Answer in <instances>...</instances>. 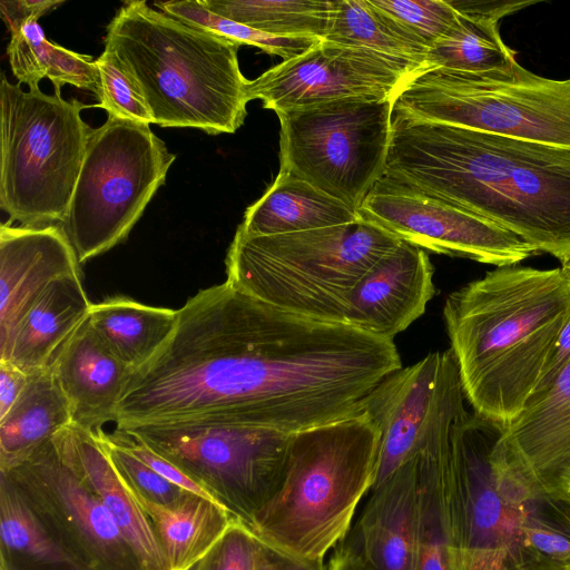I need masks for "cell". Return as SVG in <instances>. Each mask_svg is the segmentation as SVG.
<instances>
[{
  "instance_id": "1",
  "label": "cell",
  "mask_w": 570,
  "mask_h": 570,
  "mask_svg": "<svg viewBox=\"0 0 570 570\" xmlns=\"http://www.w3.org/2000/svg\"><path fill=\"white\" fill-rule=\"evenodd\" d=\"M402 368L394 341L303 317L228 282L197 292L171 335L132 370L117 430L216 422L297 433L364 412Z\"/></svg>"
},
{
  "instance_id": "2",
  "label": "cell",
  "mask_w": 570,
  "mask_h": 570,
  "mask_svg": "<svg viewBox=\"0 0 570 570\" xmlns=\"http://www.w3.org/2000/svg\"><path fill=\"white\" fill-rule=\"evenodd\" d=\"M382 180L485 217L559 259L570 254V150L392 117Z\"/></svg>"
},
{
  "instance_id": "3",
  "label": "cell",
  "mask_w": 570,
  "mask_h": 570,
  "mask_svg": "<svg viewBox=\"0 0 570 570\" xmlns=\"http://www.w3.org/2000/svg\"><path fill=\"white\" fill-rule=\"evenodd\" d=\"M569 316L560 268L497 267L448 296L450 348L475 413L507 426L522 411Z\"/></svg>"
},
{
  "instance_id": "4",
  "label": "cell",
  "mask_w": 570,
  "mask_h": 570,
  "mask_svg": "<svg viewBox=\"0 0 570 570\" xmlns=\"http://www.w3.org/2000/svg\"><path fill=\"white\" fill-rule=\"evenodd\" d=\"M239 45L153 9L125 2L107 26L112 52L160 127L233 134L245 120L248 81Z\"/></svg>"
},
{
  "instance_id": "5",
  "label": "cell",
  "mask_w": 570,
  "mask_h": 570,
  "mask_svg": "<svg viewBox=\"0 0 570 570\" xmlns=\"http://www.w3.org/2000/svg\"><path fill=\"white\" fill-rule=\"evenodd\" d=\"M379 450L380 432L366 412L294 433L281 485L249 530L285 552L324 560L372 489Z\"/></svg>"
},
{
  "instance_id": "6",
  "label": "cell",
  "mask_w": 570,
  "mask_h": 570,
  "mask_svg": "<svg viewBox=\"0 0 570 570\" xmlns=\"http://www.w3.org/2000/svg\"><path fill=\"white\" fill-rule=\"evenodd\" d=\"M400 242L362 217L345 225L271 236L236 230L225 261L226 282L293 314L347 325L355 286Z\"/></svg>"
},
{
  "instance_id": "7",
  "label": "cell",
  "mask_w": 570,
  "mask_h": 570,
  "mask_svg": "<svg viewBox=\"0 0 570 570\" xmlns=\"http://www.w3.org/2000/svg\"><path fill=\"white\" fill-rule=\"evenodd\" d=\"M505 426L463 413L451 432L459 570H523L538 563L525 530L540 498L512 460Z\"/></svg>"
},
{
  "instance_id": "8",
  "label": "cell",
  "mask_w": 570,
  "mask_h": 570,
  "mask_svg": "<svg viewBox=\"0 0 570 570\" xmlns=\"http://www.w3.org/2000/svg\"><path fill=\"white\" fill-rule=\"evenodd\" d=\"M91 106L61 94L24 91L1 75L0 207L24 227L66 217L94 130L81 118Z\"/></svg>"
},
{
  "instance_id": "9",
  "label": "cell",
  "mask_w": 570,
  "mask_h": 570,
  "mask_svg": "<svg viewBox=\"0 0 570 570\" xmlns=\"http://www.w3.org/2000/svg\"><path fill=\"white\" fill-rule=\"evenodd\" d=\"M392 117L460 127L570 150V79L510 71L417 69L392 99Z\"/></svg>"
},
{
  "instance_id": "10",
  "label": "cell",
  "mask_w": 570,
  "mask_h": 570,
  "mask_svg": "<svg viewBox=\"0 0 570 570\" xmlns=\"http://www.w3.org/2000/svg\"><path fill=\"white\" fill-rule=\"evenodd\" d=\"M175 159L147 124L108 116L92 130L59 224L80 264L128 237Z\"/></svg>"
},
{
  "instance_id": "11",
  "label": "cell",
  "mask_w": 570,
  "mask_h": 570,
  "mask_svg": "<svg viewBox=\"0 0 570 570\" xmlns=\"http://www.w3.org/2000/svg\"><path fill=\"white\" fill-rule=\"evenodd\" d=\"M279 170L355 212L385 173L392 99L348 98L276 112Z\"/></svg>"
},
{
  "instance_id": "12",
  "label": "cell",
  "mask_w": 570,
  "mask_h": 570,
  "mask_svg": "<svg viewBox=\"0 0 570 570\" xmlns=\"http://www.w3.org/2000/svg\"><path fill=\"white\" fill-rule=\"evenodd\" d=\"M116 431L171 462L248 529L281 485L293 435L205 421Z\"/></svg>"
},
{
  "instance_id": "13",
  "label": "cell",
  "mask_w": 570,
  "mask_h": 570,
  "mask_svg": "<svg viewBox=\"0 0 570 570\" xmlns=\"http://www.w3.org/2000/svg\"><path fill=\"white\" fill-rule=\"evenodd\" d=\"M0 473L88 570H144L111 514L63 458L55 435L23 462Z\"/></svg>"
},
{
  "instance_id": "14",
  "label": "cell",
  "mask_w": 570,
  "mask_h": 570,
  "mask_svg": "<svg viewBox=\"0 0 570 570\" xmlns=\"http://www.w3.org/2000/svg\"><path fill=\"white\" fill-rule=\"evenodd\" d=\"M357 213L397 239L424 250L497 267L517 265L539 252L518 234L485 217L382 179Z\"/></svg>"
},
{
  "instance_id": "15",
  "label": "cell",
  "mask_w": 570,
  "mask_h": 570,
  "mask_svg": "<svg viewBox=\"0 0 570 570\" xmlns=\"http://www.w3.org/2000/svg\"><path fill=\"white\" fill-rule=\"evenodd\" d=\"M417 63L367 48L321 40L295 58L283 60L247 85L275 112L348 98L393 99L420 68Z\"/></svg>"
},
{
  "instance_id": "16",
  "label": "cell",
  "mask_w": 570,
  "mask_h": 570,
  "mask_svg": "<svg viewBox=\"0 0 570 570\" xmlns=\"http://www.w3.org/2000/svg\"><path fill=\"white\" fill-rule=\"evenodd\" d=\"M460 381L455 356L449 348L429 353L396 371L374 390L364 409L380 432L372 489L416 454L446 397Z\"/></svg>"
},
{
  "instance_id": "17",
  "label": "cell",
  "mask_w": 570,
  "mask_h": 570,
  "mask_svg": "<svg viewBox=\"0 0 570 570\" xmlns=\"http://www.w3.org/2000/svg\"><path fill=\"white\" fill-rule=\"evenodd\" d=\"M461 391L452 393L415 454L419 478L414 570H459L451 487V432L466 412Z\"/></svg>"
},
{
  "instance_id": "18",
  "label": "cell",
  "mask_w": 570,
  "mask_h": 570,
  "mask_svg": "<svg viewBox=\"0 0 570 570\" xmlns=\"http://www.w3.org/2000/svg\"><path fill=\"white\" fill-rule=\"evenodd\" d=\"M433 274L425 250L401 240L355 286L347 325L393 341L424 314L435 294Z\"/></svg>"
},
{
  "instance_id": "19",
  "label": "cell",
  "mask_w": 570,
  "mask_h": 570,
  "mask_svg": "<svg viewBox=\"0 0 570 570\" xmlns=\"http://www.w3.org/2000/svg\"><path fill=\"white\" fill-rule=\"evenodd\" d=\"M508 451L531 485L563 498L570 474V361L505 426Z\"/></svg>"
},
{
  "instance_id": "20",
  "label": "cell",
  "mask_w": 570,
  "mask_h": 570,
  "mask_svg": "<svg viewBox=\"0 0 570 570\" xmlns=\"http://www.w3.org/2000/svg\"><path fill=\"white\" fill-rule=\"evenodd\" d=\"M81 274L80 262L60 225L0 227V345L37 297L56 279Z\"/></svg>"
},
{
  "instance_id": "21",
  "label": "cell",
  "mask_w": 570,
  "mask_h": 570,
  "mask_svg": "<svg viewBox=\"0 0 570 570\" xmlns=\"http://www.w3.org/2000/svg\"><path fill=\"white\" fill-rule=\"evenodd\" d=\"M52 373L67 400L72 424L99 431L114 422L130 373L104 343L87 317L59 348Z\"/></svg>"
},
{
  "instance_id": "22",
  "label": "cell",
  "mask_w": 570,
  "mask_h": 570,
  "mask_svg": "<svg viewBox=\"0 0 570 570\" xmlns=\"http://www.w3.org/2000/svg\"><path fill=\"white\" fill-rule=\"evenodd\" d=\"M99 431L70 424L55 439L66 461L111 514L144 570H169L149 517L114 466Z\"/></svg>"
},
{
  "instance_id": "23",
  "label": "cell",
  "mask_w": 570,
  "mask_h": 570,
  "mask_svg": "<svg viewBox=\"0 0 570 570\" xmlns=\"http://www.w3.org/2000/svg\"><path fill=\"white\" fill-rule=\"evenodd\" d=\"M417 494L415 455L371 490L350 543L370 570H414Z\"/></svg>"
},
{
  "instance_id": "24",
  "label": "cell",
  "mask_w": 570,
  "mask_h": 570,
  "mask_svg": "<svg viewBox=\"0 0 570 570\" xmlns=\"http://www.w3.org/2000/svg\"><path fill=\"white\" fill-rule=\"evenodd\" d=\"M91 302L81 274L52 282L0 345V361H9L27 373L48 367L59 348L88 317Z\"/></svg>"
},
{
  "instance_id": "25",
  "label": "cell",
  "mask_w": 570,
  "mask_h": 570,
  "mask_svg": "<svg viewBox=\"0 0 570 570\" xmlns=\"http://www.w3.org/2000/svg\"><path fill=\"white\" fill-rule=\"evenodd\" d=\"M449 1L459 13L458 20L429 48L424 67L465 73L512 70L518 63L515 51L503 42L498 23L535 1Z\"/></svg>"
},
{
  "instance_id": "26",
  "label": "cell",
  "mask_w": 570,
  "mask_h": 570,
  "mask_svg": "<svg viewBox=\"0 0 570 570\" xmlns=\"http://www.w3.org/2000/svg\"><path fill=\"white\" fill-rule=\"evenodd\" d=\"M361 216L307 181L278 173L265 194L244 214L237 230L271 236L345 225Z\"/></svg>"
},
{
  "instance_id": "27",
  "label": "cell",
  "mask_w": 570,
  "mask_h": 570,
  "mask_svg": "<svg viewBox=\"0 0 570 570\" xmlns=\"http://www.w3.org/2000/svg\"><path fill=\"white\" fill-rule=\"evenodd\" d=\"M70 424L69 405L51 367L30 373L22 393L0 419V470L23 462Z\"/></svg>"
},
{
  "instance_id": "28",
  "label": "cell",
  "mask_w": 570,
  "mask_h": 570,
  "mask_svg": "<svg viewBox=\"0 0 570 570\" xmlns=\"http://www.w3.org/2000/svg\"><path fill=\"white\" fill-rule=\"evenodd\" d=\"M135 498L154 525L169 570H189L236 521L214 500L191 492L173 507Z\"/></svg>"
},
{
  "instance_id": "29",
  "label": "cell",
  "mask_w": 570,
  "mask_h": 570,
  "mask_svg": "<svg viewBox=\"0 0 570 570\" xmlns=\"http://www.w3.org/2000/svg\"><path fill=\"white\" fill-rule=\"evenodd\" d=\"M88 318L108 348L129 368L149 361L171 335L177 309L116 295L91 304Z\"/></svg>"
},
{
  "instance_id": "30",
  "label": "cell",
  "mask_w": 570,
  "mask_h": 570,
  "mask_svg": "<svg viewBox=\"0 0 570 570\" xmlns=\"http://www.w3.org/2000/svg\"><path fill=\"white\" fill-rule=\"evenodd\" d=\"M0 570H88L47 530L0 473Z\"/></svg>"
},
{
  "instance_id": "31",
  "label": "cell",
  "mask_w": 570,
  "mask_h": 570,
  "mask_svg": "<svg viewBox=\"0 0 570 570\" xmlns=\"http://www.w3.org/2000/svg\"><path fill=\"white\" fill-rule=\"evenodd\" d=\"M9 32L7 53L18 83L36 89L42 78H48L57 94L69 83L98 96L99 73L91 56L50 42L38 20H28L9 29Z\"/></svg>"
},
{
  "instance_id": "32",
  "label": "cell",
  "mask_w": 570,
  "mask_h": 570,
  "mask_svg": "<svg viewBox=\"0 0 570 570\" xmlns=\"http://www.w3.org/2000/svg\"><path fill=\"white\" fill-rule=\"evenodd\" d=\"M324 40L367 48L424 67L429 48L371 0H334Z\"/></svg>"
},
{
  "instance_id": "33",
  "label": "cell",
  "mask_w": 570,
  "mask_h": 570,
  "mask_svg": "<svg viewBox=\"0 0 570 570\" xmlns=\"http://www.w3.org/2000/svg\"><path fill=\"white\" fill-rule=\"evenodd\" d=\"M213 12L277 36L324 38L334 0H203Z\"/></svg>"
},
{
  "instance_id": "34",
  "label": "cell",
  "mask_w": 570,
  "mask_h": 570,
  "mask_svg": "<svg viewBox=\"0 0 570 570\" xmlns=\"http://www.w3.org/2000/svg\"><path fill=\"white\" fill-rule=\"evenodd\" d=\"M160 11L204 31L237 45H247L288 60L317 45L322 38L307 36H277L242 24L209 10L203 0H170L155 2Z\"/></svg>"
},
{
  "instance_id": "35",
  "label": "cell",
  "mask_w": 570,
  "mask_h": 570,
  "mask_svg": "<svg viewBox=\"0 0 570 570\" xmlns=\"http://www.w3.org/2000/svg\"><path fill=\"white\" fill-rule=\"evenodd\" d=\"M95 61L99 73V104L96 107L105 109L108 116L147 125L155 124L142 94L117 57L104 50Z\"/></svg>"
},
{
  "instance_id": "36",
  "label": "cell",
  "mask_w": 570,
  "mask_h": 570,
  "mask_svg": "<svg viewBox=\"0 0 570 570\" xmlns=\"http://www.w3.org/2000/svg\"><path fill=\"white\" fill-rule=\"evenodd\" d=\"M99 433L114 466L135 497L159 505L173 507L189 493L137 459L111 434H106L102 430Z\"/></svg>"
},
{
  "instance_id": "37",
  "label": "cell",
  "mask_w": 570,
  "mask_h": 570,
  "mask_svg": "<svg viewBox=\"0 0 570 570\" xmlns=\"http://www.w3.org/2000/svg\"><path fill=\"white\" fill-rule=\"evenodd\" d=\"M419 38L428 48L456 22L459 13L449 0H371Z\"/></svg>"
},
{
  "instance_id": "38",
  "label": "cell",
  "mask_w": 570,
  "mask_h": 570,
  "mask_svg": "<svg viewBox=\"0 0 570 570\" xmlns=\"http://www.w3.org/2000/svg\"><path fill=\"white\" fill-rule=\"evenodd\" d=\"M257 543L248 528L234 521L189 570H255Z\"/></svg>"
},
{
  "instance_id": "39",
  "label": "cell",
  "mask_w": 570,
  "mask_h": 570,
  "mask_svg": "<svg viewBox=\"0 0 570 570\" xmlns=\"http://www.w3.org/2000/svg\"><path fill=\"white\" fill-rule=\"evenodd\" d=\"M111 435L119 444L127 449L131 454H134L137 459L147 464L149 468H151L155 472L160 474L166 480L183 488L186 491L214 500L202 487H199L191 479H189L176 465H174L171 462L156 453L154 450H151L144 443L119 431H116Z\"/></svg>"
},
{
  "instance_id": "40",
  "label": "cell",
  "mask_w": 570,
  "mask_h": 570,
  "mask_svg": "<svg viewBox=\"0 0 570 570\" xmlns=\"http://www.w3.org/2000/svg\"><path fill=\"white\" fill-rule=\"evenodd\" d=\"M257 540L255 570H328L324 560L302 558Z\"/></svg>"
},
{
  "instance_id": "41",
  "label": "cell",
  "mask_w": 570,
  "mask_h": 570,
  "mask_svg": "<svg viewBox=\"0 0 570 570\" xmlns=\"http://www.w3.org/2000/svg\"><path fill=\"white\" fill-rule=\"evenodd\" d=\"M63 1L59 0H18L0 2V11L8 30L28 20H38Z\"/></svg>"
},
{
  "instance_id": "42",
  "label": "cell",
  "mask_w": 570,
  "mask_h": 570,
  "mask_svg": "<svg viewBox=\"0 0 570 570\" xmlns=\"http://www.w3.org/2000/svg\"><path fill=\"white\" fill-rule=\"evenodd\" d=\"M570 361V316L562 330L560 331L552 348L549 354V357L542 368L540 379L533 390V393H538L547 389L557 375L561 372V370L569 363Z\"/></svg>"
},
{
  "instance_id": "43",
  "label": "cell",
  "mask_w": 570,
  "mask_h": 570,
  "mask_svg": "<svg viewBox=\"0 0 570 570\" xmlns=\"http://www.w3.org/2000/svg\"><path fill=\"white\" fill-rule=\"evenodd\" d=\"M30 374L9 361H0V419L16 403L29 381Z\"/></svg>"
},
{
  "instance_id": "44",
  "label": "cell",
  "mask_w": 570,
  "mask_h": 570,
  "mask_svg": "<svg viewBox=\"0 0 570 570\" xmlns=\"http://www.w3.org/2000/svg\"><path fill=\"white\" fill-rule=\"evenodd\" d=\"M328 570H370L358 553L350 544L340 546L332 554Z\"/></svg>"
},
{
  "instance_id": "45",
  "label": "cell",
  "mask_w": 570,
  "mask_h": 570,
  "mask_svg": "<svg viewBox=\"0 0 570 570\" xmlns=\"http://www.w3.org/2000/svg\"><path fill=\"white\" fill-rule=\"evenodd\" d=\"M566 566L552 563V562H538L531 564L523 570H564Z\"/></svg>"
},
{
  "instance_id": "46",
  "label": "cell",
  "mask_w": 570,
  "mask_h": 570,
  "mask_svg": "<svg viewBox=\"0 0 570 570\" xmlns=\"http://www.w3.org/2000/svg\"><path fill=\"white\" fill-rule=\"evenodd\" d=\"M561 261V272L564 275L566 279L570 284V254L564 256Z\"/></svg>"
},
{
  "instance_id": "47",
  "label": "cell",
  "mask_w": 570,
  "mask_h": 570,
  "mask_svg": "<svg viewBox=\"0 0 570 570\" xmlns=\"http://www.w3.org/2000/svg\"><path fill=\"white\" fill-rule=\"evenodd\" d=\"M563 494H564V497H570V474H569V476L564 481Z\"/></svg>"
},
{
  "instance_id": "48",
  "label": "cell",
  "mask_w": 570,
  "mask_h": 570,
  "mask_svg": "<svg viewBox=\"0 0 570 570\" xmlns=\"http://www.w3.org/2000/svg\"><path fill=\"white\" fill-rule=\"evenodd\" d=\"M564 570H570V564H568V566L564 568Z\"/></svg>"
},
{
  "instance_id": "49",
  "label": "cell",
  "mask_w": 570,
  "mask_h": 570,
  "mask_svg": "<svg viewBox=\"0 0 570 570\" xmlns=\"http://www.w3.org/2000/svg\"><path fill=\"white\" fill-rule=\"evenodd\" d=\"M566 499L568 500V502L570 503V497H566Z\"/></svg>"
}]
</instances>
